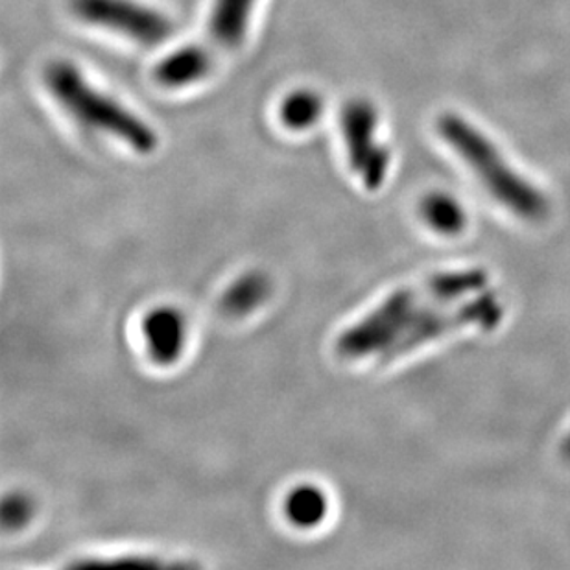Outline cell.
I'll return each instance as SVG.
<instances>
[{"mask_svg": "<svg viewBox=\"0 0 570 570\" xmlns=\"http://www.w3.org/2000/svg\"><path fill=\"white\" fill-rule=\"evenodd\" d=\"M70 8L81 21L122 33L145 47L161 45L173 33L167 16L135 0H72Z\"/></svg>", "mask_w": 570, "mask_h": 570, "instance_id": "cell-5", "label": "cell"}, {"mask_svg": "<svg viewBox=\"0 0 570 570\" xmlns=\"http://www.w3.org/2000/svg\"><path fill=\"white\" fill-rule=\"evenodd\" d=\"M502 317H504V305L491 292L454 307L449 303L414 323L409 331H404L395 342L382 351L379 362H392L399 356L409 355L421 345L431 344L440 336H445L458 328L471 327V325L484 328L497 327L502 322Z\"/></svg>", "mask_w": 570, "mask_h": 570, "instance_id": "cell-4", "label": "cell"}, {"mask_svg": "<svg viewBox=\"0 0 570 570\" xmlns=\"http://www.w3.org/2000/svg\"><path fill=\"white\" fill-rule=\"evenodd\" d=\"M323 100L317 92L308 91V89H299L288 95L283 100L279 109V117L283 125L288 129L313 128L317 120L322 119Z\"/></svg>", "mask_w": 570, "mask_h": 570, "instance_id": "cell-13", "label": "cell"}, {"mask_svg": "<svg viewBox=\"0 0 570 570\" xmlns=\"http://www.w3.org/2000/svg\"><path fill=\"white\" fill-rule=\"evenodd\" d=\"M32 501L27 495L16 493V495L6 497L2 504V522L8 530L11 528H22L32 517Z\"/></svg>", "mask_w": 570, "mask_h": 570, "instance_id": "cell-14", "label": "cell"}, {"mask_svg": "<svg viewBox=\"0 0 570 570\" xmlns=\"http://www.w3.org/2000/svg\"><path fill=\"white\" fill-rule=\"evenodd\" d=\"M254 2L255 0H216L210 17V32L218 43L224 47L243 43Z\"/></svg>", "mask_w": 570, "mask_h": 570, "instance_id": "cell-9", "label": "cell"}, {"mask_svg": "<svg viewBox=\"0 0 570 570\" xmlns=\"http://www.w3.org/2000/svg\"><path fill=\"white\" fill-rule=\"evenodd\" d=\"M142 331L151 361L157 364L170 366L184 353L187 325L176 308L163 307L151 311L146 316Z\"/></svg>", "mask_w": 570, "mask_h": 570, "instance_id": "cell-7", "label": "cell"}, {"mask_svg": "<svg viewBox=\"0 0 570 570\" xmlns=\"http://www.w3.org/2000/svg\"><path fill=\"white\" fill-rule=\"evenodd\" d=\"M485 285L488 275L484 269H462L438 274L420 285L393 292L372 314H367L362 322L340 336L336 351L344 358L379 356L404 331H409L432 311L482 291Z\"/></svg>", "mask_w": 570, "mask_h": 570, "instance_id": "cell-1", "label": "cell"}, {"mask_svg": "<svg viewBox=\"0 0 570 570\" xmlns=\"http://www.w3.org/2000/svg\"><path fill=\"white\" fill-rule=\"evenodd\" d=\"M442 139L479 176L502 205L527 220H541L549 213V199L504 161L495 145L471 122L446 114L438 120Z\"/></svg>", "mask_w": 570, "mask_h": 570, "instance_id": "cell-2", "label": "cell"}, {"mask_svg": "<svg viewBox=\"0 0 570 570\" xmlns=\"http://www.w3.org/2000/svg\"><path fill=\"white\" fill-rule=\"evenodd\" d=\"M561 451H563V454H566L567 460L570 462V434L567 436L566 443H563V446H561Z\"/></svg>", "mask_w": 570, "mask_h": 570, "instance_id": "cell-15", "label": "cell"}, {"mask_svg": "<svg viewBox=\"0 0 570 570\" xmlns=\"http://www.w3.org/2000/svg\"><path fill=\"white\" fill-rule=\"evenodd\" d=\"M285 510L296 527L314 528L327 515V497L314 485H302L288 495Z\"/></svg>", "mask_w": 570, "mask_h": 570, "instance_id": "cell-12", "label": "cell"}, {"mask_svg": "<svg viewBox=\"0 0 570 570\" xmlns=\"http://www.w3.org/2000/svg\"><path fill=\"white\" fill-rule=\"evenodd\" d=\"M421 216L440 235H458L468 224V215L462 204L449 194L432 193L421 202Z\"/></svg>", "mask_w": 570, "mask_h": 570, "instance_id": "cell-10", "label": "cell"}, {"mask_svg": "<svg viewBox=\"0 0 570 570\" xmlns=\"http://www.w3.org/2000/svg\"><path fill=\"white\" fill-rule=\"evenodd\" d=\"M45 80L56 100L81 125L119 137L140 154L156 150V131L114 98L87 83L75 65L69 61L50 63Z\"/></svg>", "mask_w": 570, "mask_h": 570, "instance_id": "cell-3", "label": "cell"}, {"mask_svg": "<svg viewBox=\"0 0 570 570\" xmlns=\"http://www.w3.org/2000/svg\"><path fill=\"white\" fill-rule=\"evenodd\" d=\"M210 69V56L198 45L176 50L159 61L154 70L157 83L167 89H179L202 80Z\"/></svg>", "mask_w": 570, "mask_h": 570, "instance_id": "cell-8", "label": "cell"}, {"mask_svg": "<svg viewBox=\"0 0 570 570\" xmlns=\"http://www.w3.org/2000/svg\"><path fill=\"white\" fill-rule=\"evenodd\" d=\"M377 109L367 100H351L342 111V134L351 168L361 174L366 189L377 190L387 176L390 150L377 140Z\"/></svg>", "mask_w": 570, "mask_h": 570, "instance_id": "cell-6", "label": "cell"}, {"mask_svg": "<svg viewBox=\"0 0 570 570\" xmlns=\"http://www.w3.org/2000/svg\"><path fill=\"white\" fill-rule=\"evenodd\" d=\"M269 294V281L261 272H252L235 281L222 297V307L229 316L252 313Z\"/></svg>", "mask_w": 570, "mask_h": 570, "instance_id": "cell-11", "label": "cell"}]
</instances>
